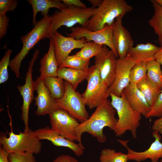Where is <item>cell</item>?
<instances>
[{"mask_svg": "<svg viewBox=\"0 0 162 162\" xmlns=\"http://www.w3.org/2000/svg\"><path fill=\"white\" fill-rule=\"evenodd\" d=\"M18 1L16 0H0V15H6L8 11H12L16 8Z\"/></svg>", "mask_w": 162, "mask_h": 162, "instance_id": "obj_35", "label": "cell"}, {"mask_svg": "<svg viewBox=\"0 0 162 162\" xmlns=\"http://www.w3.org/2000/svg\"><path fill=\"white\" fill-rule=\"evenodd\" d=\"M49 116L52 130L65 138L76 140V129L79 124L77 120L61 109H58Z\"/></svg>", "mask_w": 162, "mask_h": 162, "instance_id": "obj_11", "label": "cell"}, {"mask_svg": "<svg viewBox=\"0 0 162 162\" xmlns=\"http://www.w3.org/2000/svg\"><path fill=\"white\" fill-rule=\"evenodd\" d=\"M113 24L110 26H106L101 30L95 31H90L81 27H73L70 28V33L68 34L67 35L76 39L84 38L86 42L92 41L106 45L114 53L117 58L118 57V54L113 41Z\"/></svg>", "mask_w": 162, "mask_h": 162, "instance_id": "obj_10", "label": "cell"}, {"mask_svg": "<svg viewBox=\"0 0 162 162\" xmlns=\"http://www.w3.org/2000/svg\"><path fill=\"white\" fill-rule=\"evenodd\" d=\"M154 60L161 65L162 67V46L155 54Z\"/></svg>", "mask_w": 162, "mask_h": 162, "instance_id": "obj_41", "label": "cell"}, {"mask_svg": "<svg viewBox=\"0 0 162 162\" xmlns=\"http://www.w3.org/2000/svg\"><path fill=\"white\" fill-rule=\"evenodd\" d=\"M9 132L7 137L5 132L0 135V143L8 153L29 152L35 154H39L42 148V143L38 138L34 131L27 132H19L15 134L12 131Z\"/></svg>", "mask_w": 162, "mask_h": 162, "instance_id": "obj_6", "label": "cell"}, {"mask_svg": "<svg viewBox=\"0 0 162 162\" xmlns=\"http://www.w3.org/2000/svg\"><path fill=\"white\" fill-rule=\"evenodd\" d=\"M117 59L114 53L104 46L100 52L95 57L94 65L98 70L102 81L108 88L114 80Z\"/></svg>", "mask_w": 162, "mask_h": 162, "instance_id": "obj_12", "label": "cell"}, {"mask_svg": "<svg viewBox=\"0 0 162 162\" xmlns=\"http://www.w3.org/2000/svg\"><path fill=\"white\" fill-rule=\"evenodd\" d=\"M8 159L10 162H36L33 154L29 152L9 153Z\"/></svg>", "mask_w": 162, "mask_h": 162, "instance_id": "obj_33", "label": "cell"}, {"mask_svg": "<svg viewBox=\"0 0 162 162\" xmlns=\"http://www.w3.org/2000/svg\"><path fill=\"white\" fill-rule=\"evenodd\" d=\"M40 77L44 78L45 77H57L58 68L54 48L50 40L49 49L40 61Z\"/></svg>", "mask_w": 162, "mask_h": 162, "instance_id": "obj_21", "label": "cell"}, {"mask_svg": "<svg viewBox=\"0 0 162 162\" xmlns=\"http://www.w3.org/2000/svg\"><path fill=\"white\" fill-rule=\"evenodd\" d=\"M159 134L157 131H153L152 135L154 141L148 149L142 152H136L129 148L128 146L129 140L118 139L117 141L127 150L128 160L140 162L149 159L152 162H158L162 158V143L160 142L161 136Z\"/></svg>", "mask_w": 162, "mask_h": 162, "instance_id": "obj_16", "label": "cell"}, {"mask_svg": "<svg viewBox=\"0 0 162 162\" xmlns=\"http://www.w3.org/2000/svg\"><path fill=\"white\" fill-rule=\"evenodd\" d=\"M35 82L37 94L34 98V104L37 106L35 113L38 116L49 115L59 109L56 100L51 95L43 78L37 76Z\"/></svg>", "mask_w": 162, "mask_h": 162, "instance_id": "obj_15", "label": "cell"}, {"mask_svg": "<svg viewBox=\"0 0 162 162\" xmlns=\"http://www.w3.org/2000/svg\"><path fill=\"white\" fill-rule=\"evenodd\" d=\"M96 9L92 6L81 8L71 6L56 11L50 16L51 23L49 30L50 38L62 26L71 28L78 24L81 27L85 28Z\"/></svg>", "mask_w": 162, "mask_h": 162, "instance_id": "obj_5", "label": "cell"}, {"mask_svg": "<svg viewBox=\"0 0 162 162\" xmlns=\"http://www.w3.org/2000/svg\"><path fill=\"white\" fill-rule=\"evenodd\" d=\"M147 101L151 108L155 104L162 89L146 76L136 84Z\"/></svg>", "mask_w": 162, "mask_h": 162, "instance_id": "obj_24", "label": "cell"}, {"mask_svg": "<svg viewBox=\"0 0 162 162\" xmlns=\"http://www.w3.org/2000/svg\"><path fill=\"white\" fill-rule=\"evenodd\" d=\"M40 51L37 48L29 61L25 78V83L22 86L18 85L16 87L23 99V103L21 106V119L24 122L25 129L24 132H27L31 130L28 124V112L29 107L34 98L33 92L35 90V82L32 79L33 68L34 63L37 59Z\"/></svg>", "mask_w": 162, "mask_h": 162, "instance_id": "obj_9", "label": "cell"}, {"mask_svg": "<svg viewBox=\"0 0 162 162\" xmlns=\"http://www.w3.org/2000/svg\"><path fill=\"white\" fill-rule=\"evenodd\" d=\"M160 48V47L150 43L139 44L130 49L127 55H130L136 63H147L150 61L154 60L155 54Z\"/></svg>", "mask_w": 162, "mask_h": 162, "instance_id": "obj_20", "label": "cell"}, {"mask_svg": "<svg viewBox=\"0 0 162 162\" xmlns=\"http://www.w3.org/2000/svg\"><path fill=\"white\" fill-rule=\"evenodd\" d=\"M104 46L94 41L86 42L80 50L75 54L86 60H90L100 52Z\"/></svg>", "mask_w": 162, "mask_h": 162, "instance_id": "obj_27", "label": "cell"}, {"mask_svg": "<svg viewBox=\"0 0 162 162\" xmlns=\"http://www.w3.org/2000/svg\"><path fill=\"white\" fill-rule=\"evenodd\" d=\"M88 1L91 4L92 7L96 8L101 4L103 2L102 0H88Z\"/></svg>", "mask_w": 162, "mask_h": 162, "instance_id": "obj_42", "label": "cell"}, {"mask_svg": "<svg viewBox=\"0 0 162 162\" xmlns=\"http://www.w3.org/2000/svg\"><path fill=\"white\" fill-rule=\"evenodd\" d=\"M12 52L10 49L7 50L0 61V84L6 82L9 78L8 67L9 66L10 57Z\"/></svg>", "mask_w": 162, "mask_h": 162, "instance_id": "obj_32", "label": "cell"}, {"mask_svg": "<svg viewBox=\"0 0 162 162\" xmlns=\"http://www.w3.org/2000/svg\"><path fill=\"white\" fill-rule=\"evenodd\" d=\"M9 18L6 15H0V39H1L6 34L9 25Z\"/></svg>", "mask_w": 162, "mask_h": 162, "instance_id": "obj_36", "label": "cell"}, {"mask_svg": "<svg viewBox=\"0 0 162 162\" xmlns=\"http://www.w3.org/2000/svg\"><path fill=\"white\" fill-rule=\"evenodd\" d=\"M51 21V17L49 15L43 17L37 22L29 32L21 37L22 48L19 53L10 61L9 64L17 78L20 77V69L21 63L29 51L41 40L50 38L49 30Z\"/></svg>", "mask_w": 162, "mask_h": 162, "instance_id": "obj_4", "label": "cell"}, {"mask_svg": "<svg viewBox=\"0 0 162 162\" xmlns=\"http://www.w3.org/2000/svg\"><path fill=\"white\" fill-rule=\"evenodd\" d=\"M146 63H136L131 68L129 74L130 83L136 84L147 76Z\"/></svg>", "mask_w": 162, "mask_h": 162, "instance_id": "obj_31", "label": "cell"}, {"mask_svg": "<svg viewBox=\"0 0 162 162\" xmlns=\"http://www.w3.org/2000/svg\"><path fill=\"white\" fill-rule=\"evenodd\" d=\"M89 73V68L87 70H82L65 67H58L57 77L68 82L76 90L78 85L86 79Z\"/></svg>", "mask_w": 162, "mask_h": 162, "instance_id": "obj_23", "label": "cell"}, {"mask_svg": "<svg viewBox=\"0 0 162 162\" xmlns=\"http://www.w3.org/2000/svg\"><path fill=\"white\" fill-rule=\"evenodd\" d=\"M62 1L68 7L73 6L81 8L87 7L86 5L80 0H63Z\"/></svg>", "mask_w": 162, "mask_h": 162, "instance_id": "obj_37", "label": "cell"}, {"mask_svg": "<svg viewBox=\"0 0 162 162\" xmlns=\"http://www.w3.org/2000/svg\"><path fill=\"white\" fill-rule=\"evenodd\" d=\"M116 112L111 101L107 99L96 108L87 120L79 124L76 129V141L83 150L85 148L82 142V134L88 133L95 137L99 142H105L106 137L103 133V129L107 127L111 130H114L118 120L115 117Z\"/></svg>", "mask_w": 162, "mask_h": 162, "instance_id": "obj_1", "label": "cell"}, {"mask_svg": "<svg viewBox=\"0 0 162 162\" xmlns=\"http://www.w3.org/2000/svg\"><path fill=\"white\" fill-rule=\"evenodd\" d=\"M90 60H87L76 54L69 56L59 67H65L82 70H87L89 68Z\"/></svg>", "mask_w": 162, "mask_h": 162, "instance_id": "obj_28", "label": "cell"}, {"mask_svg": "<svg viewBox=\"0 0 162 162\" xmlns=\"http://www.w3.org/2000/svg\"><path fill=\"white\" fill-rule=\"evenodd\" d=\"M109 95L111 99V104L118 116L113 130L116 136H121L128 130L131 132L133 137L136 138L142 115L130 106L123 92L121 97L112 93L110 94Z\"/></svg>", "mask_w": 162, "mask_h": 162, "instance_id": "obj_3", "label": "cell"}, {"mask_svg": "<svg viewBox=\"0 0 162 162\" xmlns=\"http://www.w3.org/2000/svg\"><path fill=\"white\" fill-rule=\"evenodd\" d=\"M59 0H28V2L32 7L33 17L32 23L35 25L37 22L36 16L38 13L40 12L43 17L47 16L49 9L52 8L58 9L62 10L67 8L68 6Z\"/></svg>", "mask_w": 162, "mask_h": 162, "instance_id": "obj_22", "label": "cell"}, {"mask_svg": "<svg viewBox=\"0 0 162 162\" xmlns=\"http://www.w3.org/2000/svg\"><path fill=\"white\" fill-rule=\"evenodd\" d=\"M160 162H162V159L160 160Z\"/></svg>", "mask_w": 162, "mask_h": 162, "instance_id": "obj_44", "label": "cell"}, {"mask_svg": "<svg viewBox=\"0 0 162 162\" xmlns=\"http://www.w3.org/2000/svg\"><path fill=\"white\" fill-rule=\"evenodd\" d=\"M147 76L162 89V71L160 64L153 60L146 63Z\"/></svg>", "mask_w": 162, "mask_h": 162, "instance_id": "obj_29", "label": "cell"}, {"mask_svg": "<svg viewBox=\"0 0 162 162\" xmlns=\"http://www.w3.org/2000/svg\"><path fill=\"white\" fill-rule=\"evenodd\" d=\"M162 117V90L154 106L151 108L147 118Z\"/></svg>", "mask_w": 162, "mask_h": 162, "instance_id": "obj_34", "label": "cell"}, {"mask_svg": "<svg viewBox=\"0 0 162 162\" xmlns=\"http://www.w3.org/2000/svg\"><path fill=\"white\" fill-rule=\"evenodd\" d=\"M89 69V73L86 79L87 87L81 96L86 105L92 109L96 108L110 96L109 88L102 81L98 70L94 65Z\"/></svg>", "mask_w": 162, "mask_h": 162, "instance_id": "obj_7", "label": "cell"}, {"mask_svg": "<svg viewBox=\"0 0 162 162\" xmlns=\"http://www.w3.org/2000/svg\"><path fill=\"white\" fill-rule=\"evenodd\" d=\"M64 82V94L62 98L56 99L58 107L66 110L73 117L82 122L89 116L81 94L76 92L69 83L65 80Z\"/></svg>", "mask_w": 162, "mask_h": 162, "instance_id": "obj_8", "label": "cell"}, {"mask_svg": "<svg viewBox=\"0 0 162 162\" xmlns=\"http://www.w3.org/2000/svg\"><path fill=\"white\" fill-rule=\"evenodd\" d=\"M53 45L58 67L71 51L75 49H81L86 42L84 38L76 39L72 37L63 36L57 31L50 38Z\"/></svg>", "mask_w": 162, "mask_h": 162, "instance_id": "obj_13", "label": "cell"}, {"mask_svg": "<svg viewBox=\"0 0 162 162\" xmlns=\"http://www.w3.org/2000/svg\"><path fill=\"white\" fill-rule=\"evenodd\" d=\"M9 153L1 146L0 147V162H10L8 159Z\"/></svg>", "mask_w": 162, "mask_h": 162, "instance_id": "obj_40", "label": "cell"}, {"mask_svg": "<svg viewBox=\"0 0 162 162\" xmlns=\"http://www.w3.org/2000/svg\"><path fill=\"white\" fill-rule=\"evenodd\" d=\"M135 64L128 55L117 59L115 77L113 83L108 88L109 95L112 93L118 97L121 96L124 88L130 84V72Z\"/></svg>", "mask_w": 162, "mask_h": 162, "instance_id": "obj_14", "label": "cell"}, {"mask_svg": "<svg viewBox=\"0 0 162 162\" xmlns=\"http://www.w3.org/2000/svg\"><path fill=\"white\" fill-rule=\"evenodd\" d=\"M123 92L132 108L147 118L151 108L136 84L130 83L124 88Z\"/></svg>", "mask_w": 162, "mask_h": 162, "instance_id": "obj_19", "label": "cell"}, {"mask_svg": "<svg viewBox=\"0 0 162 162\" xmlns=\"http://www.w3.org/2000/svg\"><path fill=\"white\" fill-rule=\"evenodd\" d=\"M52 162H79L75 158L68 155L58 156Z\"/></svg>", "mask_w": 162, "mask_h": 162, "instance_id": "obj_38", "label": "cell"}, {"mask_svg": "<svg viewBox=\"0 0 162 162\" xmlns=\"http://www.w3.org/2000/svg\"><path fill=\"white\" fill-rule=\"evenodd\" d=\"M34 132L40 140H47L55 146L68 148L77 156H81L83 153L84 150L78 143L64 138L49 127L40 128L35 130Z\"/></svg>", "mask_w": 162, "mask_h": 162, "instance_id": "obj_18", "label": "cell"}, {"mask_svg": "<svg viewBox=\"0 0 162 162\" xmlns=\"http://www.w3.org/2000/svg\"><path fill=\"white\" fill-rule=\"evenodd\" d=\"M123 17L118 16L114 23L113 41L119 58L127 55L128 51L133 46L134 41L128 31L123 26Z\"/></svg>", "mask_w": 162, "mask_h": 162, "instance_id": "obj_17", "label": "cell"}, {"mask_svg": "<svg viewBox=\"0 0 162 162\" xmlns=\"http://www.w3.org/2000/svg\"><path fill=\"white\" fill-rule=\"evenodd\" d=\"M44 82L52 97L56 99L62 98L65 92V84L63 80L58 77H45Z\"/></svg>", "mask_w": 162, "mask_h": 162, "instance_id": "obj_25", "label": "cell"}, {"mask_svg": "<svg viewBox=\"0 0 162 162\" xmlns=\"http://www.w3.org/2000/svg\"><path fill=\"white\" fill-rule=\"evenodd\" d=\"M134 9L125 0H103L89 20L85 28L92 31L110 26L118 16H124Z\"/></svg>", "mask_w": 162, "mask_h": 162, "instance_id": "obj_2", "label": "cell"}, {"mask_svg": "<svg viewBox=\"0 0 162 162\" xmlns=\"http://www.w3.org/2000/svg\"><path fill=\"white\" fill-rule=\"evenodd\" d=\"M99 160L100 162H127L128 160L127 154L105 148L101 152Z\"/></svg>", "mask_w": 162, "mask_h": 162, "instance_id": "obj_30", "label": "cell"}, {"mask_svg": "<svg viewBox=\"0 0 162 162\" xmlns=\"http://www.w3.org/2000/svg\"><path fill=\"white\" fill-rule=\"evenodd\" d=\"M152 129L153 131H157L162 135V117L155 120L153 122Z\"/></svg>", "mask_w": 162, "mask_h": 162, "instance_id": "obj_39", "label": "cell"}, {"mask_svg": "<svg viewBox=\"0 0 162 162\" xmlns=\"http://www.w3.org/2000/svg\"><path fill=\"white\" fill-rule=\"evenodd\" d=\"M154 8V13L148 21L149 25L154 29L158 36L159 43L162 46V7L155 0L151 1Z\"/></svg>", "mask_w": 162, "mask_h": 162, "instance_id": "obj_26", "label": "cell"}, {"mask_svg": "<svg viewBox=\"0 0 162 162\" xmlns=\"http://www.w3.org/2000/svg\"><path fill=\"white\" fill-rule=\"evenodd\" d=\"M155 1L162 7V0H155Z\"/></svg>", "mask_w": 162, "mask_h": 162, "instance_id": "obj_43", "label": "cell"}]
</instances>
